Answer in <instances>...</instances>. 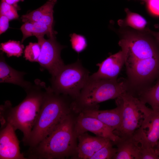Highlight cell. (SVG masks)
<instances>
[{"instance_id": "5bb4252c", "label": "cell", "mask_w": 159, "mask_h": 159, "mask_svg": "<svg viewBox=\"0 0 159 159\" xmlns=\"http://www.w3.org/2000/svg\"><path fill=\"white\" fill-rule=\"evenodd\" d=\"M57 0H48L38 8L21 16L22 22H38L53 29V9Z\"/></svg>"}, {"instance_id": "7a4b0ae2", "label": "cell", "mask_w": 159, "mask_h": 159, "mask_svg": "<svg viewBox=\"0 0 159 159\" xmlns=\"http://www.w3.org/2000/svg\"><path fill=\"white\" fill-rule=\"evenodd\" d=\"M75 119L71 113L67 115L47 137L35 147L29 148L25 155L26 159L77 158Z\"/></svg>"}, {"instance_id": "7c38bea8", "label": "cell", "mask_w": 159, "mask_h": 159, "mask_svg": "<svg viewBox=\"0 0 159 159\" xmlns=\"http://www.w3.org/2000/svg\"><path fill=\"white\" fill-rule=\"evenodd\" d=\"M77 158L90 159L110 140L97 136H93L85 132L78 135Z\"/></svg>"}, {"instance_id": "f546056e", "label": "cell", "mask_w": 159, "mask_h": 159, "mask_svg": "<svg viewBox=\"0 0 159 159\" xmlns=\"http://www.w3.org/2000/svg\"><path fill=\"white\" fill-rule=\"evenodd\" d=\"M156 153L159 157V148L156 149Z\"/></svg>"}, {"instance_id": "8fae6325", "label": "cell", "mask_w": 159, "mask_h": 159, "mask_svg": "<svg viewBox=\"0 0 159 159\" xmlns=\"http://www.w3.org/2000/svg\"><path fill=\"white\" fill-rule=\"evenodd\" d=\"M124 64V54L121 50L97 64V71L90 76L95 78L116 79Z\"/></svg>"}, {"instance_id": "9a60e30c", "label": "cell", "mask_w": 159, "mask_h": 159, "mask_svg": "<svg viewBox=\"0 0 159 159\" xmlns=\"http://www.w3.org/2000/svg\"><path fill=\"white\" fill-rule=\"evenodd\" d=\"M3 53L1 54L0 59V82L16 85L25 90L28 89L32 84L24 79V76L26 73L16 70L8 64L3 56Z\"/></svg>"}, {"instance_id": "6da1fadb", "label": "cell", "mask_w": 159, "mask_h": 159, "mask_svg": "<svg viewBox=\"0 0 159 159\" xmlns=\"http://www.w3.org/2000/svg\"><path fill=\"white\" fill-rule=\"evenodd\" d=\"M47 86L39 79L25 90L27 95L18 105L12 107L10 101L0 106L1 126L10 124L14 129L23 133L22 141L26 146L31 132L39 115Z\"/></svg>"}, {"instance_id": "4316f807", "label": "cell", "mask_w": 159, "mask_h": 159, "mask_svg": "<svg viewBox=\"0 0 159 159\" xmlns=\"http://www.w3.org/2000/svg\"><path fill=\"white\" fill-rule=\"evenodd\" d=\"M10 20L5 16L0 14V34L5 32L9 27Z\"/></svg>"}, {"instance_id": "ba28073f", "label": "cell", "mask_w": 159, "mask_h": 159, "mask_svg": "<svg viewBox=\"0 0 159 159\" xmlns=\"http://www.w3.org/2000/svg\"><path fill=\"white\" fill-rule=\"evenodd\" d=\"M133 136L140 144L159 148V110L151 109Z\"/></svg>"}, {"instance_id": "8992f818", "label": "cell", "mask_w": 159, "mask_h": 159, "mask_svg": "<svg viewBox=\"0 0 159 159\" xmlns=\"http://www.w3.org/2000/svg\"><path fill=\"white\" fill-rule=\"evenodd\" d=\"M90 72L78 59L73 63L65 65L50 80L52 90L69 96L72 100L76 98L90 77Z\"/></svg>"}, {"instance_id": "e0dca14e", "label": "cell", "mask_w": 159, "mask_h": 159, "mask_svg": "<svg viewBox=\"0 0 159 159\" xmlns=\"http://www.w3.org/2000/svg\"><path fill=\"white\" fill-rule=\"evenodd\" d=\"M23 37L21 43L27 38L35 36L46 35L48 38L55 37L56 32L49 26L42 23L38 22H26L24 23L20 29Z\"/></svg>"}, {"instance_id": "30bf717a", "label": "cell", "mask_w": 159, "mask_h": 159, "mask_svg": "<svg viewBox=\"0 0 159 159\" xmlns=\"http://www.w3.org/2000/svg\"><path fill=\"white\" fill-rule=\"evenodd\" d=\"M0 132V159H26L21 153L19 141L15 130L10 124L1 126Z\"/></svg>"}, {"instance_id": "44dd1931", "label": "cell", "mask_w": 159, "mask_h": 159, "mask_svg": "<svg viewBox=\"0 0 159 159\" xmlns=\"http://www.w3.org/2000/svg\"><path fill=\"white\" fill-rule=\"evenodd\" d=\"M113 142L110 140L103 147L96 152L90 159H113L117 152V148L113 147Z\"/></svg>"}, {"instance_id": "4fadbf2b", "label": "cell", "mask_w": 159, "mask_h": 159, "mask_svg": "<svg viewBox=\"0 0 159 159\" xmlns=\"http://www.w3.org/2000/svg\"><path fill=\"white\" fill-rule=\"evenodd\" d=\"M117 105L116 107L111 110H100L98 108L85 110L81 112L85 116L97 119L114 131L120 127L122 120L121 107L119 105Z\"/></svg>"}, {"instance_id": "83f0119b", "label": "cell", "mask_w": 159, "mask_h": 159, "mask_svg": "<svg viewBox=\"0 0 159 159\" xmlns=\"http://www.w3.org/2000/svg\"><path fill=\"white\" fill-rule=\"evenodd\" d=\"M155 26L158 29L157 31H153L149 29L148 33L152 36L159 44V23L155 25Z\"/></svg>"}, {"instance_id": "3957f363", "label": "cell", "mask_w": 159, "mask_h": 159, "mask_svg": "<svg viewBox=\"0 0 159 159\" xmlns=\"http://www.w3.org/2000/svg\"><path fill=\"white\" fill-rule=\"evenodd\" d=\"M69 96L47 87L41 109L26 146L35 147L47 137L72 111ZM71 98V97H70Z\"/></svg>"}, {"instance_id": "d6986e66", "label": "cell", "mask_w": 159, "mask_h": 159, "mask_svg": "<svg viewBox=\"0 0 159 159\" xmlns=\"http://www.w3.org/2000/svg\"><path fill=\"white\" fill-rule=\"evenodd\" d=\"M138 98L145 104H148L153 110H159V81L153 87L142 91Z\"/></svg>"}, {"instance_id": "484cf974", "label": "cell", "mask_w": 159, "mask_h": 159, "mask_svg": "<svg viewBox=\"0 0 159 159\" xmlns=\"http://www.w3.org/2000/svg\"><path fill=\"white\" fill-rule=\"evenodd\" d=\"M146 2L149 12L153 15L159 16V0H147Z\"/></svg>"}, {"instance_id": "52a82bcc", "label": "cell", "mask_w": 159, "mask_h": 159, "mask_svg": "<svg viewBox=\"0 0 159 159\" xmlns=\"http://www.w3.org/2000/svg\"><path fill=\"white\" fill-rule=\"evenodd\" d=\"M44 36L36 37L41 48L37 62L41 67L47 70L53 77L65 65L60 56L61 51L65 47L56 41L55 37L46 39Z\"/></svg>"}, {"instance_id": "603a6c76", "label": "cell", "mask_w": 159, "mask_h": 159, "mask_svg": "<svg viewBox=\"0 0 159 159\" xmlns=\"http://www.w3.org/2000/svg\"><path fill=\"white\" fill-rule=\"evenodd\" d=\"M72 48L78 53L84 51L87 46V42L83 36L73 33L70 35Z\"/></svg>"}, {"instance_id": "4dcf8cb0", "label": "cell", "mask_w": 159, "mask_h": 159, "mask_svg": "<svg viewBox=\"0 0 159 159\" xmlns=\"http://www.w3.org/2000/svg\"><path fill=\"white\" fill-rule=\"evenodd\" d=\"M142 0V1H145V2H146L147 0Z\"/></svg>"}, {"instance_id": "cb8c5ba5", "label": "cell", "mask_w": 159, "mask_h": 159, "mask_svg": "<svg viewBox=\"0 0 159 159\" xmlns=\"http://www.w3.org/2000/svg\"><path fill=\"white\" fill-rule=\"evenodd\" d=\"M19 8L10 5L4 1L1 0L0 14L7 17L10 20L17 19L19 17L17 10Z\"/></svg>"}, {"instance_id": "9c48e42d", "label": "cell", "mask_w": 159, "mask_h": 159, "mask_svg": "<svg viewBox=\"0 0 159 159\" xmlns=\"http://www.w3.org/2000/svg\"><path fill=\"white\" fill-rule=\"evenodd\" d=\"M75 119L74 131L77 137L87 131L97 136L108 139L113 143L117 141L120 137L115 135L114 130L97 119L87 116L82 112L79 113Z\"/></svg>"}, {"instance_id": "ffe728a7", "label": "cell", "mask_w": 159, "mask_h": 159, "mask_svg": "<svg viewBox=\"0 0 159 159\" xmlns=\"http://www.w3.org/2000/svg\"><path fill=\"white\" fill-rule=\"evenodd\" d=\"M24 48V45L19 41L9 40L0 44V50L6 54L8 57L21 56Z\"/></svg>"}, {"instance_id": "7402d4cb", "label": "cell", "mask_w": 159, "mask_h": 159, "mask_svg": "<svg viewBox=\"0 0 159 159\" xmlns=\"http://www.w3.org/2000/svg\"><path fill=\"white\" fill-rule=\"evenodd\" d=\"M41 50V46L38 43L30 42L25 48L24 57L26 60L37 62Z\"/></svg>"}, {"instance_id": "f1b7e54d", "label": "cell", "mask_w": 159, "mask_h": 159, "mask_svg": "<svg viewBox=\"0 0 159 159\" xmlns=\"http://www.w3.org/2000/svg\"><path fill=\"white\" fill-rule=\"evenodd\" d=\"M10 5H13L17 8H19L17 3L20 1H23L24 0H2Z\"/></svg>"}, {"instance_id": "5b68a950", "label": "cell", "mask_w": 159, "mask_h": 159, "mask_svg": "<svg viewBox=\"0 0 159 159\" xmlns=\"http://www.w3.org/2000/svg\"><path fill=\"white\" fill-rule=\"evenodd\" d=\"M116 103L121 106L122 120L120 127L114 132L120 138L131 137L140 127L152 109L127 92L116 98Z\"/></svg>"}, {"instance_id": "2e32d148", "label": "cell", "mask_w": 159, "mask_h": 159, "mask_svg": "<svg viewBox=\"0 0 159 159\" xmlns=\"http://www.w3.org/2000/svg\"><path fill=\"white\" fill-rule=\"evenodd\" d=\"M117 147L114 159H140V146L133 136L127 138L120 137L113 143Z\"/></svg>"}, {"instance_id": "ac0fdd59", "label": "cell", "mask_w": 159, "mask_h": 159, "mask_svg": "<svg viewBox=\"0 0 159 159\" xmlns=\"http://www.w3.org/2000/svg\"><path fill=\"white\" fill-rule=\"evenodd\" d=\"M126 16L124 19L118 21L120 26H128L138 32L146 33L148 28L146 27L147 21L140 15L130 11L128 8L125 9Z\"/></svg>"}, {"instance_id": "277c9868", "label": "cell", "mask_w": 159, "mask_h": 159, "mask_svg": "<svg viewBox=\"0 0 159 159\" xmlns=\"http://www.w3.org/2000/svg\"><path fill=\"white\" fill-rule=\"evenodd\" d=\"M127 92L124 81L95 78L90 75L78 96L72 100L71 108L77 113L85 110L98 109L99 103L116 99Z\"/></svg>"}, {"instance_id": "d4e9b609", "label": "cell", "mask_w": 159, "mask_h": 159, "mask_svg": "<svg viewBox=\"0 0 159 159\" xmlns=\"http://www.w3.org/2000/svg\"><path fill=\"white\" fill-rule=\"evenodd\" d=\"M139 144L140 159H159L155 149L148 145Z\"/></svg>"}]
</instances>
